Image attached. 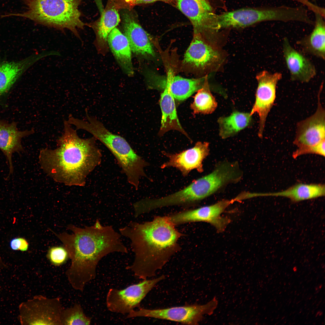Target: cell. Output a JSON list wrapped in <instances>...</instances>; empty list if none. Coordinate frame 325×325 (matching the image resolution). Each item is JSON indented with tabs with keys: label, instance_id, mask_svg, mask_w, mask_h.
I'll return each mask as SVG.
<instances>
[{
	"label": "cell",
	"instance_id": "obj_23",
	"mask_svg": "<svg viewBox=\"0 0 325 325\" xmlns=\"http://www.w3.org/2000/svg\"><path fill=\"white\" fill-rule=\"evenodd\" d=\"M120 21L118 10L108 3L107 7L97 22L85 24L94 29L96 36V45L99 51H104L106 49L108 36Z\"/></svg>",
	"mask_w": 325,
	"mask_h": 325
},
{
	"label": "cell",
	"instance_id": "obj_7",
	"mask_svg": "<svg viewBox=\"0 0 325 325\" xmlns=\"http://www.w3.org/2000/svg\"><path fill=\"white\" fill-rule=\"evenodd\" d=\"M287 12L283 5L243 8L218 14L217 24L219 29L242 28L267 21L284 22Z\"/></svg>",
	"mask_w": 325,
	"mask_h": 325
},
{
	"label": "cell",
	"instance_id": "obj_12",
	"mask_svg": "<svg viewBox=\"0 0 325 325\" xmlns=\"http://www.w3.org/2000/svg\"><path fill=\"white\" fill-rule=\"evenodd\" d=\"M176 7L189 19L194 32L205 37L218 30L216 26L217 6L213 0H177Z\"/></svg>",
	"mask_w": 325,
	"mask_h": 325
},
{
	"label": "cell",
	"instance_id": "obj_5",
	"mask_svg": "<svg viewBox=\"0 0 325 325\" xmlns=\"http://www.w3.org/2000/svg\"><path fill=\"white\" fill-rule=\"evenodd\" d=\"M95 137L112 153L128 182L136 190L138 189L141 178L150 180L144 170L149 163L135 153L124 138L113 133L104 126L97 131Z\"/></svg>",
	"mask_w": 325,
	"mask_h": 325
},
{
	"label": "cell",
	"instance_id": "obj_28",
	"mask_svg": "<svg viewBox=\"0 0 325 325\" xmlns=\"http://www.w3.org/2000/svg\"><path fill=\"white\" fill-rule=\"evenodd\" d=\"M91 318L87 316L80 304L75 303L70 307L63 308L61 316V325H89Z\"/></svg>",
	"mask_w": 325,
	"mask_h": 325
},
{
	"label": "cell",
	"instance_id": "obj_14",
	"mask_svg": "<svg viewBox=\"0 0 325 325\" xmlns=\"http://www.w3.org/2000/svg\"><path fill=\"white\" fill-rule=\"evenodd\" d=\"M323 86L321 85L319 91L315 113L297 124L293 143L298 148L315 146L325 140V112L320 96Z\"/></svg>",
	"mask_w": 325,
	"mask_h": 325
},
{
	"label": "cell",
	"instance_id": "obj_17",
	"mask_svg": "<svg viewBox=\"0 0 325 325\" xmlns=\"http://www.w3.org/2000/svg\"><path fill=\"white\" fill-rule=\"evenodd\" d=\"M34 130L21 131L18 130L17 123L0 120V149L5 156L8 164L9 172L8 178L13 172L12 161L13 154L24 151L21 144L22 138L33 134Z\"/></svg>",
	"mask_w": 325,
	"mask_h": 325
},
{
	"label": "cell",
	"instance_id": "obj_26",
	"mask_svg": "<svg viewBox=\"0 0 325 325\" xmlns=\"http://www.w3.org/2000/svg\"><path fill=\"white\" fill-rule=\"evenodd\" d=\"M250 113L235 111L229 116L218 119L219 135L223 139L232 137L250 125L252 118Z\"/></svg>",
	"mask_w": 325,
	"mask_h": 325
},
{
	"label": "cell",
	"instance_id": "obj_33",
	"mask_svg": "<svg viewBox=\"0 0 325 325\" xmlns=\"http://www.w3.org/2000/svg\"><path fill=\"white\" fill-rule=\"evenodd\" d=\"M7 265L4 263L2 259L0 252V270L3 269L5 268H7ZM0 290L1 288L0 287Z\"/></svg>",
	"mask_w": 325,
	"mask_h": 325
},
{
	"label": "cell",
	"instance_id": "obj_22",
	"mask_svg": "<svg viewBox=\"0 0 325 325\" xmlns=\"http://www.w3.org/2000/svg\"><path fill=\"white\" fill-rule=\"evenodd\" d=\"M163 88L164 91L161 95L159 100L162 117L159 135L162 136L169 130H176L182 133L190 139L179 121L174 98L169 86L166 85Z\"/></svg>",
	"mask_w": 325,
	"mask_h": 325
},
{
	"label": "cell",
	"instance_id": "obj_27",
	"mask_svg": "<svg viewBox=\"0 0 325 325\" xmlns=\"http://www.w3.org/2000/svg\"><path fill=\"white\" fill-rule=\"evenodd\" d=\"M197 91L190 106L193 115L208 114L213 113L216 109L218 104L210 91L207 75L205 77L203 86Z\"/></svg>",
	"mask_w": 325,
	"mask_h": 325
},
{
	"label": "cell",
	"instance_id": "obj_11",
	"mask_svg": "<svg viewBox=\"0 0 325 325\" xmlns=\"http://www.w3.org/2000/svg\"><path fill=\"white\" fill-rule=\"evenodd\" d=\"M237 201L236 197L224 200L213 204L194 209H186L167 215L175 226L187 223L206 222L214 226L218 231H223L230 222L226 217L221 216L230 204Z\"/></svg>",
	"mask_w": 325,
	"mask_h": 325
},
{
	"label": "cell",
	"instance_id": "obj_3",
	"mask_svg": "<svg viewBox=\"0 0 325 325\" xmlns=\"http://www.w3.org/2000/svg\"><path fill=\"white\" fill-rule=\"evenodd\" d=\"M57 147L43 148L39 162L43 171L54 181L69 186H85L87 176L101 162L102 154L93 136L84 139L67 120Z\"/></svg>",
	"mask_w": 325,
	"mask_h": 325
},
{
	"label": "cell",
	"instance_id": "obj_13",
	"mask_svg": "<svg viewBox=\"0 0 325 325\" xmlns=\"http://www.w3.org/2000/svg\"><path fill=\"white\" fill-rule=\"evenodd\" d=\"M282 77L280 73H271L264 70L256 76L258 86L255 93V101L250 114L257 113L259 118L258 135L263 137L265 123L268 114L274 102L277 84Z\"/></svg>",
	"mask_w": 325,
	"mask_h": 325
},
{
	"label": "cell",
	"instance_id": "obj_16",
	"mask_svg": "<svg viewBox=\"0 0 325 325\" xmlns=\"http://www.w3.org/2000/svg\"><path fill=\"white\" fill-rule=\"evenodd\" d=\"M283 52L291 80L306 83L316 76L317 70L314 65L293 48L286 38L283 39Z\"/></svg>",
	"mask_w": 325,
	"mask_h": 325
},
{
	"label": "cell",
	"instance_id": "obj_29",
	"mask_svg": "<svg viewBox=\"0 0 325 325\" xmlns=\"http://www.w3.org/2000/svg\"><path fill=\"white\" fill-rule=\"evenodd\" d=\"M47 257L51 263L55 266L63 265L69 258L67 250L64 247L62 246L51 247L48 251Z\"/></svg>",
	"mask_w": 325,
	"mask_h": 325
},
{
	"label": "cell",
	"instance_id": "obj_30",
	"mask_svg": "<svg viewBox=\"0 0 325 325\" xmlns=\"http://www.w3.org/2000/svg\"><path fill=\"white\" fill-rule=\"evenodd\" d=\"M159 0H109V3L116 9L130 10L135 6L141 4H147Z\"/></svg>",
	"mask_w": 325,
	"mask_h": 325
},
{
	"label": "cell",
	"instance_id": "obj_9",
	"mask_svg": "<svg viewBox=\"0 0 325 325\" xmlns=\"http://www.w3.org/2000/svg\"><path fill=\"white\" fill-rule=\"evenodd\" d=\"M201 34L193 33L182 61L183 67L195 73H204L216 70L224 60L221 51Z\"/></svg>",
	"mask_w": 325,
	"mask_h": 325
},
{
	"label": "cell",
	"instance_id": "obj_32",
	"mask_svg": "<svg viewBox=\"0 0 325 325\" xmlns=\"http://www.w3.org/2000/svg\"><path fill=\"white\" fill-rule=\"evenodd\" d=\"M11 249L14 250L24 252L28 249L29 244L26 240L22 237H16L12 239L10 243Z\"/></svg>",
	"mask_w": 325,
	"mask_h": 325
},
{
	"label": "cell",
	"instance_id": "obj_4",
	"mask_svg": "<svg viewBox=\"0 0 325 325\" xmlns=\"http://www.w3.org/2000/svg\"><path fill=\"white\" fill-rule=\"evenodd\" d=\"M27 10L22 13L11 14L5 16L24 17L37 24L55 28L65 33L70 31L81 40L77 29H83L85 24L81 20L79 9L80 0H22Z\"/></svg>",
	"mask_w": 325,
	"mask_h": 325
},
{
	"label": "cell",
	"instance_id": "obj_15",
	"mask_svg": "<svg viewBox=\"0 0 325 325\" xmlns=\"http://www.w3.org/2000/svg\"><path fill=\"white\" fill-rule=\"evenodd\" d=\"M209 146L208 142L199 141L193 147L178 153L163 151L162 154L168 159L161 165V168H175L184 177L187 176L194 169L202 172L203 170V162L209 154Z\"/></svg>",
	"mask_w": 325,
	"mask_h": 325
},
{
	"label": "cell",
	"instance_id": "obj_8",
	"mask_svg": "<svg viewBox=\"0 0 325 325\" xmlns=\"http://www.w3.org/2000/svg\"><path fill=\"white\" fill-rule=\"evenodd\" d=\"M63 308L59 298L36 295L19 305L18 320L23 325H61Z\"/></svg>",
	"mask_w": 325,
	"mask_h": 325
},
{
	"label": "cell",
	"instance_id": "obj_1",
	"mask_svg": "<svg viewBox=\"0 0 325 325\" xmlns=\"http://www.w3.org/2000/svg\"><path fill=\"white\" fill-rule=\"evenodd\" d=\"M73 232L57 235L67 250L71 265L66 270L67 279L74 290L82 292L86 284L94 279L97 265L110 253H128L122 235L111 225H103L98 219L94 224L83 228L69 225Z\"/></svg>",
	"mask_w": 325,
	"mask_h": 325
},
{
	"label": "cell",
	"instance_id": "obj_24",
	"mask_svg": "<svg viewBox=\"0 0 325 325\" xmlns=\"http://www.w3.org/2000/svg\"><path fill=\"white\" fill-rule=\"evenodd\" d=\"M205 76L198 79H186L179 76H173L171 71L169 70L166 80L160 87L168 85L174 99L183 101L202 87Z\"/></svg>",
	"mask_w": 325,
	"mask_h": 325
},
{
	"label": "cell",
	"instance_id": "obj_10",
	"mask_svg": "<svg viewBox=\"0 0 325 325\" xmlns=\"http://www.w3.org/2000/svg\"><path fill=\"white\" fill-rule=\"evenodd\" d=\"M162 275L152 279L144 280L122 289L111 288L106 296L108 309L111 312L122 314H128L136 308L140 307V303L155 286L165 279Z\"/></svg>",
	"mask_w": 325,
	"mask_h": 325
},
{
	"label": "cell",
	"instance_id": "obj_18",
	"mask_svg": "<svg viewBox=\"0 0 325 325\" xmlns=\"http://www.w3.org/2000/svg\"><path fill=\"white\" fill-rule=\"evenodd\" d=\"M124 35L126 37L133 53L144 57H153L155 52L147 32L128 13L123 15Z\"/></svg>",
	"mask_w": 325,
	"mask_h": 325
},
{
	"label": "cell",
	"instance_id": "obj_6",
	"mask_svg": "<svg viewBox=\"0 0 325 325\" xmlns=\"http://www.w3.org/2000/svg\"><path fill=\"white\" fill-rule=\"evenodd\" d=\"M218 305V301L215 297L203 305L186 304L183 306L152 309L140 307L137 310L131 311L126 317H151L177 322L183 324L197 325L202 320L204 315H212Z\"/></svg>",
	"mask_w": 325,
	"mask_h": 325
},
{
	"label": "cell",
	"instance_id": "obj_34",
	"mask_svg": "<svg viewBox=\"0 0 325 325\" xmlns=\"http://www.w3.org/2000/svg\"><path fill=\"white\" fill-rule=\"evenodd\" d=\"M294 0L298 2H300V3H301V2H303V1H305V0Z\"/></svg>",
	"mask_w": 325,
	"mask_h": 325
},
{
	"label": "cell",
	"instance_id": "obj_25",
	"mask_svg": "<svg viewBox=\"0 0 325 325\" xmlns=\"http://www.w3.org/2000/svg\"><path fill=\"white\" fill-rule=\"evenodd\" d=\"M325 187L322 184L298 183L282 191L264 193V196L282 197L297 202L325 195Z\"/></svg>",
	"mask_w": 325,
	"mask_h": 325
},
{
	"label": "cell",
	"instance_id": "obj_20",
	"mask_svg": "<svg viewBox=\"0 0 325 325\" xmlns=\"http://www.w3.org/2000/svg\"><path fill=\"white\" fill-rule=\"evenodd\" d=\"M107 42L123 71L128 76H132L134 72L132 61L131 50L126 37L115 27L109 34Z\"/></svg>",
	"mask_w": 325,
	"mask_h": 325
},
{
	"label": "cell",
	"instance_id": "obj_19",
	"mask_svg": "<svg viewBox=\"0 0 325 325\" xmlns=\"http://www.w3.org/2000/svg\"><path fill=\"white\" fill-rule=\"evenodd\" d=\"M49 55L47 51L34 54L22 60L0 63V97L7 94L22 75L39 60Z\"/></svg>",
	"mask_w": 325,
	"mask_h": 325
},
{
	"label": "cell",
	"instance_id": "obj_21",
	"mask_svg": "<svg viewBox=\"0 0 325 325\" xmlns=\"http://www.w3.org/2000/svg\"><path fill=\"white\" fill-rule=\"evenodd\" d=\"M314 27L309 35L298 41L297 44L306 52L324 60L325 58L324 17L314 14Z\"/></svg>",
	"mask_w": 325,
	"mask_h": 325
},
{
	"label": "cell",
	"instance_id": "obj_31",
	"mask_svg": "<svg viewBox=\"0 0 325 325\" xmlns=\"http://www.w3.org/2000/svg\"><path fill=\"white\" fill-rule=\"evenodd\" d=\"M325 140L311 147L299 148L292 154L294 158L302 155L313 154L319 155L323 156L325 155Z\"/></svg>",
	"mask_w": 325,
	"mask_h": 325
},
{
	"label": "cell",
	"instance_id": "obj_2",
	"mask_svg": "<svg viewBox=\"0 0 325 325\" xmlns=\"http://www.w3.org/2000/svg\"><path fill=\"white\" fill-rule=\"evenodd\" d=\"M119 232L130 240L134 254L133 262L126 269L144 280L155 276L181 250L178 240L186 235L176 228L167 216H155L152 220L142 223L131 221Z\"/></svg>",
	"mask_w": 325,
	"mask_h": 325
}]
</instances>
